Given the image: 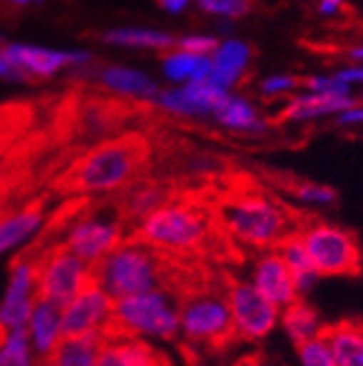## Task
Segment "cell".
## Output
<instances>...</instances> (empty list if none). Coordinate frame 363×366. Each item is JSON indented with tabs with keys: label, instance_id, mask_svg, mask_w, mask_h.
Masks as SVG:
<instances>
[{
	"label": "cell",
	"instance_id": "6",
	"mask_svg": "<svg viewBox=\"0 0 363 366\" xmlns=\"http://www.w3.org/2000/svg\"><path fill=\"white\" fill-rule=\"evenodd\" d=\"M180 337L198 349H221L237 340L225 292L194 290L178 300Z\"/></svg>",
	"mask_w": 363,
	"mask_h": 366
},
{
	"label": "cell",
	"instance_id": "8",
	"mask_svg": "<svg viewBox=\"0 0 363 366\" xmlns=\"http://www.w3.org/2000/svg\"><path fill=\"white\" fill-rule=\"evenodd\" d=\"M89 277V266L63 242L47 246L36 257V295L67 308Z\"/></svg>",
	"mask_w": 363,
	"mask_h": 366
},
{
	"label": "cell",
	"instance_id": "40",
	"mask_svg": "<svg viewBox=\"0 0 363 366\" xmlns=\"http://www.w3.org/2000/svg\"><path fill=\"white\" fill-rule=\"evenodd\" d=\"M334 76L343 83L348 85H357L361 83L363 85V65H352V67H341L334 71Z\"/></svg>",
	"mask_w": 363,
	"mask_h": 366
},
{
	"label": "cell",
	"instance_id": "32",
	"mask_svg": "<svg viewBox=\"0 0 363 366\" xmlns=\"http://www.w3.org/2000/svg\"><path fill=\"white\" fill-rule=\"evenodd\" d=\"M196 5L205 14L219 16V18H243L252 11L254 0H196Z\"/></svg>",
	"mask_w": 363,
	"mask_h": 366
},
{
	"label": "cell",
	"instance_id": "33",
	"mask_svg": "<svg viewBox=\"0 0 363 366\" xmlns=\"http://www.w3.org/2000/svg\"><path fill=\"white\" fill-rule=\"evenodd\" d=\"M163 109H168L172 114H178V117H201L198 114V109L190 103V99L185 97L183 89H163L158 92V97L154 99Z\"/></svg>",
	"mask_w": 363,
	"mask_h": 366
},
{
	"label": "cell",
	"instance_id": "1",
	"mask_svg": "<svg viewBox=\"0 0 363 366\" xmlns=\"http://www.w3.org/2000/svg\"><path fill=\"white\" fill-rule=\"evenodd\" d=\"M148 143L138 134H125L98 143L87 154L76 159L56 179L53 188L61 194L114 192L138 177L148 161Z\"/></svg>",
	"mask_w": 363,
	"mask_h": 366
},
{
	"label": "cell",
	"instance_id": "18",
	"mask_svg": "<svg viewBox=\"0 0 363 366\" xmlns=\"http://www.w3.org/2000/svg\"><path fill=\"white\" fill-rule=\"evenodd\" d=\"M359 101L350 97H334V94H315V92H305L290 101L281 119L283 121H310V119H321V117H337L343 109L357 105Z\"/></svg>",
	"mask_w": 363,
	"mask_h": 366
},
{
	"label": "cell",
	"instance_id": "20",
	"mask_svg": "<svg viewBox=\"0 0 363 366\" xmlns=\"http://www.w3.org/2000/svg\"><path fill=\"white\" fill-rule=\"evenodd\" d=\"M279 331L287 337L290 344L299 346L303 342H310L323 335L325 324L321 315L305 300H297L295 304H290L287 308L281 310Z\"/></svg>",
	"mask_w": 363,
	"mask_h": 366
},
{
	"label": "cell",
	"instance_id": "2",
	"mask_svg": "<svg viewBox=\"0 0 363 366\" xmlns=\"http://www.w3.org/2000/svg\"><path fill=\"white\" fill-rule=\"evenodd\" d=\"M96 284L112 300L165 286V264L158 250L134 237L123 239L112 252L89 266Z\"/></svg>",
	"mask_w": 363,
	"mask_h": 366
},
{
	"label": "cell",
	"instance_id": "42",
	"mask_svg": "<svg viewBox=\"0 0 363 366\" xmlns=\"http://www.w3.org/2000/svg\"><path fill=\"white\" fill-rule=\"evenodd\" d=\"M343 0H319V14L321 16H332L341 9Z\"/></svg>",
	"mask_w": 363,
	"mask_h": 366
},
{
	"label": "cell",
	"instance_id": "29",
	"mask_svg": "<svg viewBox=\"0 0 363 366\" xmlns=\"http://www.w3.org/2000/svg\"><path fill=\"white\" fill-rule=\"evenodd\" d=\"M27 328L29 324L9 331L5 344L0 346V366H34Z\"/></svg>",
	"mask_w": 363,
	"mask_h": 366
},
{
	"label": "cell",
	"instance_id": "24",
	"mask_svg": "<svg viewBox=\"0 0 363 366\" xmlns=\"http://www.w3.org/2000/svg\"><path fill=\"white\" fill-rule=\"evenodd\" d=\"M223 127L234 132H245V134H261L267 130V123L259 117V112L254 109V105L243 99L230 94L212 114Z\"/></svg>",
	"mask_w": 363,
	"mask_h": 366
},
{
	"label": "cell",
	"instance_id": "47",
	"mask_svg": "<svg viewBox=\"0 0 363 366\" xmlns=\"http://www.w3.org/2000/svg\"><path fill=\"white\" fill-rule=\"evenodd\" d=\"M34 366H56V364H53L49 357H39V362H36Z\"/></svg>",
	"mask_w": 363,
	"mask_h": 366
},
{
	"label": "cell",
	"instance_id": "21",
	"mask_svg": "<svg viewBox=\"0 0 363 366\" xmlns=\"http://www.w3.org/2000/svg\"><path fill=\"white\" fill-rule=\"evenodd\" d=\"M323 337L328 342L337 366H363V326L357 322H337L325 326Z\"/></svg>",
	"mask_w": 363,
	"mask_h": 366
},
{
	"label": "cell",
	"instance_id": "12",
	"mask_svg": "<svg viewBox=\"0 0 363 366\" xmlns=\"http://www.w3.org/2000/svg\"><path fill=\"white\" fill-rule=\"evenodd\" d=\"M123 242V224L118 219H110V222H103V219H78L74 226H69L67 237H65V246L78 254V257L92 266L98 259H103L107 252H112L118 244Z\"/></svg>",
	"mask_w": 363,
	"mask_h": 366
},
{
	"label": "cell",
	"instance_id": "22",
	"mask_svg": "<svg viewBox=\"0 0 363 366\" xmlns=\"http://www.w3.org/2000/svg\"><path fill=\"white\" fill-rule=\"evenodd\" d=\"M96 79L112 92L125 97H134V99H148L154 101L158 97V85L145 76L143 71L132 69V67H123V65H107L96 71Z\"/></svg>",
	"mask_w": 363,
	"mask_h": 366
},
{
	"label": "cell",
	"instance_id": "4",
	"mask_svg": "<svg viewBox=\"0 0 363 366\" xmlns=\"http://www.w3.org/2000/svg\"><path fill=\"white\" fill-rule=\"evenodd\" d=\"M223 226L247 248L272 250L292 232L285 210L263 194H241L223 208Z\"/></svg>",
	"mask_w": 363,
	"mask_h": 366
},
{
	"label": "cell",
	"instance_id": "9",
	"mask_svg": "<svg viewBox=\"0 0 363 366\" xmlns=\"http://www.w3.org/2000/svg\"><path fill=\"white\" fill-rule=\"evenodd\" d=\"M225 297L232 310V324L237 340L259 344L267 340L279 328L281 308H277L270 300H265L261 292L250 284V280L234 282Z\"/></svg>",
	"mask_w": 363,
	"mask_h": 366
},
{
	"label": "cell",
	"instance_id": "16",
	"mask_svg": "<svg viewBox=\"0 0 363 366\" xmlns=\"http://www.w3.org/2000/svg\"><path fill=\"white\" fill-rule=\"evenodd\" d=\"M61 322H63V308H58L45 297L39 295L34 297L31 315H29V335L41 357H49L51 351L56 349V344L61 342L63 337Z\"/></svg>",
	"mask_w": 363,
	"mask_h": 366
},
{
	"label": "cell",
	"instance_id": "41",
	"mask_svg": "<svg viewBox=\"0 0 363 366\" xmlns=\"http://www.w3.org/2000/svg\"><path fill=\"white\" fill-rule=\"evenodd\" d=\"M156 3L168 14H180V11L188 9V5L192 3V0H156Z\"/></svg>",
	"mask_w": 363,
	"mask_h": 366
},
{
	"label": "cell",
	"instance_id": "15",
	"mask_svg": "<svg viewBox=\"0 0 363 366\" xmlns=\"http://www.w3.org/2000/svg\"><path fill=\"white\" fill-rule=\"evenodd\" d=\"M250 61H252V47L245 41L225 39L223 43H219V47H216V51L212 54L210 81H214L216 85H221L223 89L230 92L243 79Z\"/></svg>",
	"mask_w": 363,
	"mask_h": 366
},
{
	"label": "cell",
	"instance_id": "23",
	"mask_svg": "<svg viewBox=\"0 0 363 366\" xmlns=\"http://www.w3.org/2000/svg\"><path fill=\"white\" fill-rule=\"evenodd\" d=\"M103 342L105 335L101 331L74 337H61L49 360L56 366H96V357Z\"/></svg>",
	"mask_w": 363,
	"mask_h": 366
},
{
	"label": "cell",
	"instance_id": "45",
	"mask_svg": "<svg viewBox=\"0 0 363 366\" xmlns=\"http://www.w3.org/2000/svg\"><path fill=\"white\" fill-rule=\"evenodd\" d=\"M7 331H9V328H7V326H5L3 322H0V346L5 344V340H7V335H9Z\"/></svg>",
	"mask_w": 363,
	"mask_h": 366
},
{
	"label": "cell",
	"instance_id": "46",
	"mask_svg": "<svg viewBox=\"0 0 363 366\" xmlns=\"http://www.w3.org/2000/svg\"><path fill=\"white\" fill-rule=\"evenodd\" d=\"M219 31H221V34H232V23L227 21V18L219 25Z\"/></svg>",
	"mask_w": 363,
	"mask_h": 366
},
{
	"label": "cell",
	"instance_id": "37",
	"mask_svg": "<svg viewBox=\"0 0 363 366\" xmlns=\"http://www.w3.org/2000/svg\"><path fill=\"white\" fill-rule=\"evenodd\" d=\"M96 366H127V362L121 355V351H118V346H116L114 340L105 337V342L101 344L98 357H96Z\"/></svg>",
	"mask_w": 363,
	"mask_h": 366
},
{
	"label": "cell",
	"instance_id": "7",
	"mask_svg": "<svg viewBox=\"0 0 363 366\" xmlns=\"http://www.w3.org/2000/svg\"><path fill=\"white\" fill-rule=\"evenodd\" d=\"M301 239L310 254L315 270L323 277H346L359 274L363 266V254L359 239L348 228L337 224L319 222L303 228Z\"/></svg>",
	"mask_w": 363,
	"mask_h": 366
},
{
	"label": "cell",
	"instance_id": "35",
	"mask_svg": "<svg viewBox=\"0 0 363 366\" xmlns=\"http://www.w3.org/2000/svg\"><path fill=\"white\" fill-rule=\"evenodd\" d=\"M299 87H303V79L292 74H275L261 81L259 92L263 97H279V94H290V92H295Z\"/></svg>",
	"mask_w": 363,
	"mask_h": 366
},
{
	"label": "cell",
	"instance_id": "36",
	"mask_svg": "<svg viewBox=\"0 0 363 366\" xmlns=\"http://www.w3.org/2000/svg\"><path fill=\"white\" fill-rule=\"evenodd\" d=\"M178 49H185L190 54H201V56H212L219 47V41L214 39V36H205V34H190V36H183V39H178L176 43Z\"/></svg>",
	"mask_w": 363,
	"mask_h": 366
},
{
	"label": "cell",
	"instance_id": "38",
	"mask_svg": "<svg viewBox=\"0 0 363 366\" xmlns=\"http://www.w3.org/2000/svg\"><path fill=\"white\" fill-rule=\"evenodd\" d=\"M0 79H9V81H29V76L25 74V69L9 56V54L5 51V47H0Z\"/></svg>",
	"mask_w": 363,
	"mask_h": 366
},
{
	"label": "cell",
	"instance_id": "48",
	"mask_svg": "<svg viewBox=\"0 0 363 366\" xmlns=\"http://www.w3.org/2000/svg\"><path fill=\"white\" fill-rule=\"evenodd\" d=\"M9 3H14V5H27V3H31V0H9Z\"/></svg>",
	"mask_w": 363,
	"mask_h": 366
},
{
	"label": "cell",
	"instance_id": "26",
	"mask_svg": "<svg viewBox=\"0 0 363 366\" xmlns=\"http://www.w3.org/2000/svg\"><path fill=\"white\" fill-rule=\"evenodd\" d=\"M101 39L110 45L121 47H143V49H172L176 47L178 39L168 31L148 29V27H121L105 31Z\"/></svg>",
	"mask_w": 363,
	"mask_h": 366
},
{
	"label": "cell",
	"instance_id": "30",
	"mask_svg": "<svg viewBox=\"0 0 363 366\" xmlns=\"http://www.w3.org/2000/svg\"><path fill=\"white\" fill-rule=\"evenodd\" d=\"M295 349H297L299 366H337L334 355L323 335H319L310 342H303V344L295 346Z\"/></svg>",
	"mask_w": 363,
	"mask_h": 366
},
{
	"label": "cell",
	"instance_id": "49",
	"mask_svg": "<svg viewBox=\"0 0 363 366\" xmlns=\"http://www.w3.org/2000/svg\"><path fill=\"white\" fill-rule=\"evenodd\" d=\"M361 103H363V94H361Z\"/></svg>",
	"mask_w": 363,
	"mask_h": 366
},
{
	"label": "cell",
	"instance_id": "13",
	"mask_svg": "<svg viewBox=\"0 0 363 366\" xmlns=\"http://www.w3.org/2000/svg\"><path fill=\"white\" fill-rule=\"evenodd\" d=\"M250 284L257 288L265 300H270L277 308H287L301 300L299 290L295 286V277L277 248L259 252V257L254 259L252 270H250Z\"/></svg>",
	"mask_w": 363,
	"mask_h": 366
},
{
	"label": "cell",
	"instance_id": "34",
	"mask_svg": "<svg viewBox=\"0 0 363 366\" xmlns=\"http://www.w3.org/2000/svg\"><path fill=\"white\" fill-rule=\"evenodd\" d=\"M303 87L315 94H334V97H350L352 85L339 81L334 74L332 76H307L303 79Z\"/></svg>",
	"mask_w": 363,
	"mask_h": 366
},
{
	"label": "cell",
	"instance_id": "5",
	"mask_svg": "<svg viewBox=\"0 0 363 366\" xmlns=\"http://www.w3.org/2000/svg\"><path fill=\"white\" fill-rule=\"evenodd\" d=\"M208 217L190 204H163L138 224L134 239L158 252H192L208 242Z\"/></svg>",
	"mask_w": 363,
	"mask_h": 366
},
{
	"label": "cell",
	"instance_id": "27",
	"mask_svg": "<svg viewBox=\"0 0 363 366\" xmlns=\"http://www.w3.org/2000/svg\"><path fill=\"white\" fill-rule=\"evenodd\" d=\"M185 92V97L190 99V103L198 109V114L205 117V114H214V109L219 107L227 97L230 92L223 89L221 85H216L214 81L210 79H203V81H190L180 87Z\"/></svg>",
	"mask_w": 363,
	"mask_h": 366
},
{
	"label": "cell",
	"instance_id": "14",
	"mask_svg": "<svg viewBox=\"0 0 363 366\" xmlns=\"http://www.w3.org/2000/svg\"><path fill=\"white\" fill-rule=\"evenodd\" d=\"M5 51L25 69L29 81L53 76L56 71L69 65H87L92 63V54L87 51H58L39 45H5Z\"/></svg>",
	"mask_w": 363,
	"mask_h": 366
},
{
	"label": "cell",
	"instance_id": "17",
	"mask_svg": "<svg viewBox=\"0 0 363 366\" xmlns=\"http://www.w3.org/2000/svg\"><path fill=\"white\" fill-rule=\"evenodd\" d=\"M45 204H47V199L41 197V199L29 201L21 210L0 217V254L18 244H23L41 228L45 219Z\"/></svg>",
	"mask_w": 363,
	"mask_h": 366
},
{
	"label": "cell",
	"instance_id": "11",
	"mask_svg": "<svg viewBox=\"0 0 363 366\" xmlns=\"http://www.w3.org/2000/svg\"><path fill=\"white\" fill-rule=\"evenodd\" d=\"M36 297V254L27 248L16 254L9 264V284L5 300L0 304V322L9 331L27 326Z\"/></svg>",
	"mask_w": 363,
	"mask_h": 366
},
{
	"label": "cell",
	"instance_id": "10",
	"mask_svg": "<svg viewBox=\"0 0 363 366\" xmlns=\"http://www.w3.org/2000/svg\"><path fill=\"white\" fill-rule=\"evenodd\" d=\"M112 308L114 300L96 284V280L92 277V270H89V277L81 286L78 295L63 310V337L103 331V326L112 320Z\"/></svg>",
	"mask_w": 363,
	"mask_h": 366
},
{
	"label": "cell",
	"instance_id": "44",
	"mask_svg": "<svg viewBox=\"0 0 363 366\" xmlns=\"http://www.w3.org/2000/svg\"><path fill=\"white\" fill-rule=\"evenodd\" d=\"M237 366H265L261 360H257V357H250V360H241Z\"/></svg>",
	"mask_w": 363,
	"mask_h": 366
},
{
	"label": "cell",
	"instance_id": "25",
	"mask_svg": "<svg viewBox=\"0 0 363 366\" xmlns=\"http://www.w3.org/2000/svg\"><path fill=\"white\" fill-rule=\"evenodd\" d=\"M163 74L174 83H190L203 81L212 74V56H201V54H190L185 49H174L165 54L163 59Z\"/></svg>",
	"mask_w": 363,
	"mask_h": 366
},
{
	"label": "cell",
	"instance_id": "19",
	"mask_svg": "<svg viewBox=\"0 0 363 366\" xmlns=\"http://www.w3.org/2000/svg\"><path fill=\"white\" fill-rule=\"evenodd\" d=\"M277 252L281 254V259L285 262L290 272H292L295 286L299 290L301 300H305L317 288V284L321 282V274L315 270L312 259H310V254H307V248L301 239V234L290 232L285 239L277 246Z\"/></svg>",
	"mask_w": 363,
	"mask_h": 366
},
{
	"label": "cell",
	"instance_id": "31",
	"mask_svg": "<svg viewBox=\"0 0 363 366\" xmlns=\"http://www.w3.org/2000/svg\"><path fill=\"white\" fill-rule=\"evenodd\" d=\"M292 194L301 204L315 208H330L339 199L337 190L330 186H323V183H297L292 188Z\"/></svg>",
	"mask_w": 363,
	"mask_h": 366
},
{
	"label": "cell",
	"instance_id": "39",
	"mask_svg": "<svg viewBox=\"0 0 363 366\" xmlns=\"http://www.w3.org/2000/svg\"><path fill=\"white\" fill-rule=\"evenodd\" d=\"M337 123L343 127H352V125H363V105H352L348 109H343L341 114H337Z\"/></svg>",
	"mask_w": 363,
	"mask_h": 366
},
{
	"label": "cell",
	"instance_id": "28",
	"mask_svg": "<svg viewBox=\"0 0 363 366\" xmlns=\"http://www.w3.org/2000/svg\"><path fill=\"white\" fill-rule=\"evenodd\" d=\"M165 190L158 186H140L130 192L125 201V217L132 219V222L140 224L145 217H150L154 210H158L165 201Z\"/></svg>",
	"mask_w": 363,
	"mask_h": 366
},
{
	"label": "cell",
	"instance_id": "3",
	"mask_svg": "<svg viewBox=\"0 0 363 366\" xmlns=\"http://www.w3.org/2000/svg\"><path fill=\"white\" fill-rule=\"evenodd\" d=\"M105 337L130 335L172 342L180 335L178 300L168 286L114 300L112 320L101 331Z\"/></svg>",
	"mask_w": 363,
	"mask_h": 366
},
{
	"label": "cell",
	"instance_id": "43",
	"mask_svg": "<svg viewBox=\"0 0 363 366\" xmlns=\"http://www.w3.org/2000/svg\"><path fill=\"white\" fill-rule=\"evenodd\" d=\"M348 56H350L352 61L363 63V45H359V47H350V49H348Z\"/></svg>",
	"mask_w": 363,
	"mask_h": 366
}]
</instances>
